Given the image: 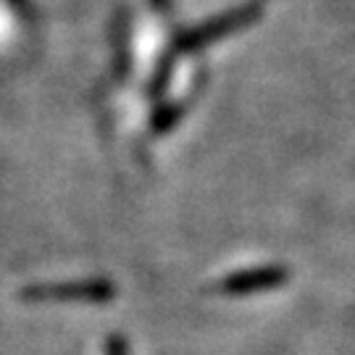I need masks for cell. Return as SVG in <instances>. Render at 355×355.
<instances>
[{
	"instance_id": "8992f818",
	"label": "cell",
	"mask_w": 355,
	"mask_h": 355,
	"mask_svg": "<svg viewBox=\"0 0 355 355\" xmlns=\"http://www.w3.org/2000/svg\"><path fill=\"white\" fill-rule=\"evenodd\" d=\"M155 8H161V11H168L171 8V0H150Z\"/></svg>"
},
{
	"instance_id": "5b68a950",
	"label": "cell",
	"mask_w": 355,
	"mask_h": 355,
	"mask_svg": "<svg viewBox=\"0 0 355 355\" xmlns=\"http://www.w3.org/2000/svg\"><path fill=\"white\" fill-rule=\"evenodd\" d=\"M105 355H129V347L127 343L121 340V337H108V343H105Z\"/></svg>"
},
{
	"instance_id": "6da1fadb",
	"label": "cell",
	"mask_w": 355,
	"mask_h": 355,
	"mask_svg": "<svg viewBox=\"0 0 355 355\" xmlns=\"http://www.w3.org/2000/svg\"><path fill=\"white\" fill-rule=\"evenodd\" d=\"M261 6L258 3H250V6H240V8H232V11L221 13V16H214L203 24L192 26L187 32H182L177 40H174V48H171V55H187V53H198L214 45L218 40H227L229 35L240 32L245 26L255 24L261 19Z\"/></svg>"
},
{
	"instance_id": "7a4b0ae2",
	"label": "cell",
	"mask_w": 355,
	"mask_h": 355,
	"mask_svg": "<svg viewBox=\"0 0 355 355\" xmlns=\"http://www.w3.org/2000/svg\"><path fill=\"white\" fill-rule=\"evenodd\" d=\"M24 300L45 303V300H111L116 297V287L105 279L58 282V284H35L21 292Z\"/></svg>"
},
{
	"instance_id": "3957f363",
	"label": "cell",
	"mask_w": 355,
	"mask_h": 355,
	"mask_svg": "<svg viewBox=\"0 0 355 355\" xmlns=\"http://www.w3.org/2000/svg\"><path fill=\"white\" fill-rule=\"evenodd\" d=\"M287 268L268 266V268H250V271H240L232 274L221 282V290L229 295H248V292H261V290H274L287 282Z\"/></svg>"
},
{
	"instance_id": "277c9868",
	"label": "cell",
	"mask_w": 355,
	"mask_h": 355,
	"mask_svg": "<svg viewBox=\"0 0 355 355\" xmlns=\"http://www.w3.org/2000/svg\"><path fill=\"white\" fill-rule=\"evenodd\" d=\"M184 108H187V103H174V105L161 108V111L155 114V119H153V129L161 135V132H168L171 127H177V121L182 119Z\"/></svg>"
}]
</instances>
